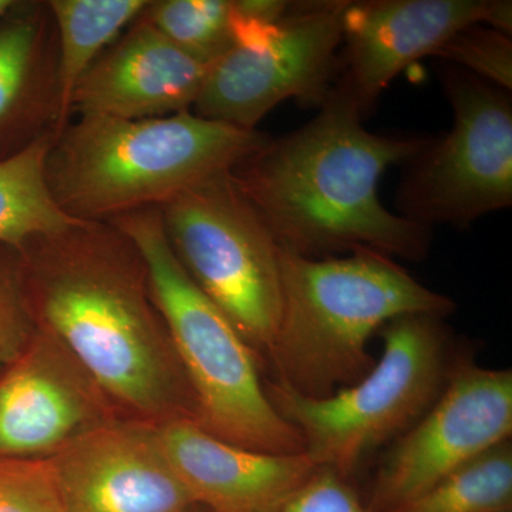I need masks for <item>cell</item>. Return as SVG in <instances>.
I'll return each mask as SVG.
<instances>
[{
    "instance_id": "cell-13",
    "label": "cell",
    "mask_w": 512,
    "mask_h": 512,
    "mask_svg": "<svg viewBox=\"0 0 512 512\" xmlns=\"http://www.w3.org/2000/svg\"><path fill=\"white\" fill-rule=\"evenodd\" d=\"M491 0H367L348 2L342 19L345 72L338 84L363 116L410 64L434 56L466 26L484 25Z\"/></svg>"
},
{
    "instance_id": "cell-17",
    "label": "cell",
    "mask_w": 512,
    "mask_h": 512,
    "mask_svg": "<svg viewBox=\"0 0 512 512\" xmlns=\"http://www.w3.org/2000/svg\"><path fill=\"white\" fill-rule=\"evenodd\" d=\"M150 2L147 0H50L56 29L57 80L60 120L57 133L72 120L74 90L84 74L133 25ZM55 134V136H56Z\"/></svg>"
},
{
    "instance_id": "cell-16",
    "label": "cell",
    "mask_w": 512,
    "mask_h": 512,
    "mask_svg": "<svg viewBox=\"0 0 512 512\" xmlns=\"http://www.w3.org/2000/svg\"><path fill=\"white\" fill-rule=\"evenodd\" d=\"M56 29L47 2H19L0 22V160L59 127Z\"/></svg>"
},
{
    "instance_id": "cell-5",
    "label": "cell",
    "mask_w": 512,
    "mask_h": 512,
    "mask_svg": "<svg viewBox=\"0 0 512 512\" xmlns=\"http://www.w3.org/2000/svg\"><path fill=\"white\" fill-rule=\"evenodd\" d=\"M109 222L143 254L151 291L197 399L202 429L262 453L305 451L298 431L269 400L258 357L175 258L160 210L147 208Z\"/></svg>"
},
{
    "instance_id": "cell-19",
    "label": "cell",
    "mask_w": 512,
    "mask_h": 512,
    "mask_svg": "<svg viewBox=\"0 0 512 512\" xmlns=\"http://www.w3.org/2000/svg\"><path fill=\"white\" fill-rule=\"evenodd\" d=\"M389 512H512L511 441Z\"/></svg>"
},
{
    "instance_id": "cell-25",
    "label": "cell",
    "mask_w": 512,
    "mask_h": 512,
    "mask_svg": "<svg viewBox=\"0 0 512 512\" xmlns=\"http://www.w3.org/2000/svg\"><path fill=\"white\" fill-rule=\"evenodd\" d=\"M484 25L511 37L512 3L507 0H491L490 12H488Z\"/></svg>"
},
{
    "instance_id": "cell-26",
    "label": "cell",
    "mask_w": 512,
    "mask_h": 512,
    "mask_svg": "<svg viewBox=\"0 0 512 512\" xmlns=\"http://www.w3.org/2000/svg\"><path fill=\"white\" fill-rule=\"evenodd\" d=\"M18 5L19 2H15V0H0V22Z\"/></svg>"
},
{
    "instance_id": "cell-11",
    "label": "cell",
    "mask_w": 512,
    "mask_h": 512,
    "mask_svg": "<svg viewBox=\"0 0 512 512\" xmlns=\"http://www.w3.org/2000/svg\"><path fill=\"white\" fill-rule=\"evenodd\" d=\"M119 417L89 370L42 326L0 375V458L50 460Z\"/></svg>"
},
{
    "instance_id": "cell-2",
    "label": "cell",
    "mask_w": 512,
    "mask_h": 512,
    "mask_svg": "<svg viewBox=\"0 0 512 512\" xmlns=\"http://www.w3.org/2000/svg\"><path fill=\"white\" fill-rule=\"evenodd\" d=\"M356 101L336 83L319 113L271 140L231 171L281 249L305 258L372 251L421 261L431 228L387 210L380 178L426 146L419 137L372 133Z\"/></svg>"
},
{
    "instance_id": "cell-3",
    "label": "cell",
    "mask_w": 512,
    "mask_h": 512,
    "mask_svg": "<svg viewBox=\"0 0 512 512\" xmlns=\"http://www.w3.org/2000/svg\"><path fill=\"white\" fill-rule=\"evenodd\" d=\"M268 140L191 110L141 120L79 114L53 140L46 181L74 220L109 222L229 173Z\"/></svg>"
},
{
    "instance_id": "cell-9",
    "label": "cell",
    "mask_w": 512,
    "mask_h": 512,
    "mask_svg": "<svg viewBox=\"0 0 512 512\" xmlns=\"http://www.w3.org/2000/svg\"><path fill=\"white\" fill-rule=\"evenodd\" d=\"M348 2H298L295 12L262 45L234 47L211 64L194 113L256 130L289 99L322 106L332 90L342 19Z\"/></svg>"
},
{
    "instance_id": "cell-7",
    "label": "cell",
    "mask_w": 512,
    "mask_h": 512,
    "mask_svg": "<svg viewBox=\"0 0 512 512\" xmlns=\"http://www.w3.org/2000/svg\"><path fill=\"white\" fill-rule=\"evenodd\" d=\"M158 210L175 258L264 367L282 309L281 247L271 229L231 171L192 185Z\"/></svg>"
},
{
    "instance_id": "cell-23",
    "label": "cell",
    "mask_w": 512,
    "mask_h": 512,
    "mask_svg": "<svg viewBox=\"0 0 512 512\" xmlns=\"http://www.w3.org/2000/svg\"><path fill=\"white\" fill-rule=\"evenodd\" d=\"M0 512H66L50 460L0 458Z\"/></svg>"
},
{
    "instance_id": "cell-18",
    "label": "cell",
    "mask_w": 512,
    "mask_h": 512,
    "mask_svg": "<svg viewBox=\"0 0 512 512\" xmlns=\"http://www.w3.org/2000/svg\"><path fill=\"white\" fill-rule=\"evenodd\" d=\"M55 133L37 138L0 160V242L22 248L29 239L82 222L57 205L46 181V160Z\"/></svg>"
},
{
    "instance_id": "cell-10",
    "label": "cell",
    "mask_w": 512,
    "mask_h": 512,
    "mask_svg": "<svg viewBox=\"0 0 512 512\" xmlns=\"http://www.w3.org/2000/svg\"><path fill=\"white\" fill-rule=\"evenodd\" d=\"M511 433V370L458 362L437 402L384 457L367 508L389 512L409 503Z\"/></svg>"
},
{
    "instance_id": "cell-15",
    "label": "cell",
    "mask_w": 512,
    "mask_h": 512,
    "mask_svg": "<svg viewBox=\"0 0 512 512\" xmlns=\"http://www.w3.org/2000/svg\"><path fill=\"white\" fill-rule=\"evenodd\" d=\"M175 476L198 507L211 512H266L318 468L305 451L262 453L218 439L194 420L157 426Z\"/></svg>"
},
{
    "instance_id": "cell-20",
    "label": "cell",
    "mask_w": 512,
    "mask_h": 512,
    "mask_svg": "<svg viewBox=\"0 0 512 512\" xmlns=\"http://www.w3.org/2000/svg\"><path fill=\"white\" fill-rule=\"evenodd\" d=\"M229 0L150 2L140 18L178 49L211 66L232 47Z\"/></svg>"
},
{
    "instance_id": "cell-24",
    "label": "cell",
    "mask_w": 512,
    "mask_h": 512,
    "mask_svg": "<svg viewBox=\"0 0 512 512\" xmlns=\"http://www.w3.org/2000/svg\"><path fill=\"white\" fill-rule=\"evenodd\" d=\"M266 512H370L348 477L329 467H318L293 493Z\"/></svg>"
},
{
    "instance_id": "cell-12",
    "label": "cell",
    "mask_w": 512,
    "mask_h": 512,
    "mask_svg": "<svg viewBox=\"0 0 512 512\" xmlns=\"http://www.w3.org/2000/svg\"><path fill=\"white\" fill-rule=\"evenodd\" d=\"M66 512H190L157 426L119 417L50 458Z\"/></svg>"
},
{
    "instance_id": "cell-4",
    "label": "cell",
    "mask_w": 512,
    "mask_h": 512,
    "mask_svg": "<svg viewBox=\"0 0 512 512\" xmlns=\"http://www.w3.org/2000/svg\"><path fill=\"white\" fill-rule=\"evenodd\" d=\"M282 309L265 366L282 389L322 399L359 382L375 362L373 333L407 315L446 318L454 302L389 256L305 258L281 249Z\"/></svg>"
},
{
    "instance_id": "cell-6",
    "label": "cell",
    "mask_w": 512,
    "mask_h": 512,
    "mask_svg": "<svg viewBox=\"0 0 512 512\" xmlns=\"http://www.w3.org/2000/svg\"><path fill=\"white\" fill-rule=\"evenodd\" d=\"M444 318L407 315L384 325L383 355L359 382L322 399L265 384L282 419L298 431L318 467L348 477L375 448L420 420L458 362Z\"/></svg>"
},
{
    "instance_id": "cell-22",
    "label": "cell",
    "mask_w": 512,
    "mask_h": 512,
    "mask_svg": "<svg viewBox=\"0 0 512 512\" xmlns=\"http://www.w3.org/2000/svg\"><path fill=\"white\" fill-rule=\"evenodd\" d=\"M434 57L463 67L485 82L511 92L512 42L511 37L476 23L457 30L434 53Z\"/></svg>"
},
{
    "instance_id": "cell-14",
    "label": "cell",
    "mask_w": 512,
    "mask_h": 512,
    "mask_svg": "<svg viewBox=\"0 0 512 512\" xmlns=\"http://www.w3.org/2000/svg\"><path fill=\"white\" fill-rule=\"evenodd\" d=\"M208 70L210 66L188 56L138 18L77 84L72 120L79 114L153 119L191 110Z\"/></svg>"
},
{
    "instance_id": "cell-21",
    "label": "cell",
    "mask_w": 512,
    "mask_h": 512,
    "mask_svg": "<svg viewBox=\"0 0 512 512\" xmlns=\"http://www.w3.org/2000/svg\"><path fill=\"white\" fill-rule=\"evenodd\" d=\"M39 329L22 251L0 242V375Z\"/></svg>"
},
{
    "instance_id": "cell-27",
    "label": "cell",
    "mask_w": 512,
    "mask_h": 512,
    "mask_svg": "<svg viewBox=\"0 0 512 512\" xmlns=\"http://www.w3.org/2000/svg\"><path fill=\"white\" fill-rule=\"evenodd\" d=\"M190 512H211V511L205 510V508L198 507V505H195V507L192 508V510Z\"/></svg>"
},
{
    "instance_id": "cell-1",
    "label": "cell",
    "mask_w": 512,
    "mask_h": 512,
    "mask_svg": "<svg viewBox=\"0 0 512 512\" xmlns=\"http://www.w3.org/2000/svg\"><path fill=\"white\" fill-rule=\"evenodd\" d=\"M39 326L79 359L127 419L198 421V404L143 254L111 222H77L22 248Z\"/></svg>"
},
{
    "instance_id": "cell-8",
    "label": "cell",
    "mask_w": 512,
    "mask_h": 512,
    "mask_svg": "<svg viewBox=\"0 0 512 512\" xmlns=\"http://www.w3.org/2000/svg\"><path fill=\"white\" fill-rule=\"evenodd\" d=\"M450 131L407 161L397 191L400 215L424 227L464 228L512 204V101L507 90L447 69Z\"/></svg>"
}]
</instances>
